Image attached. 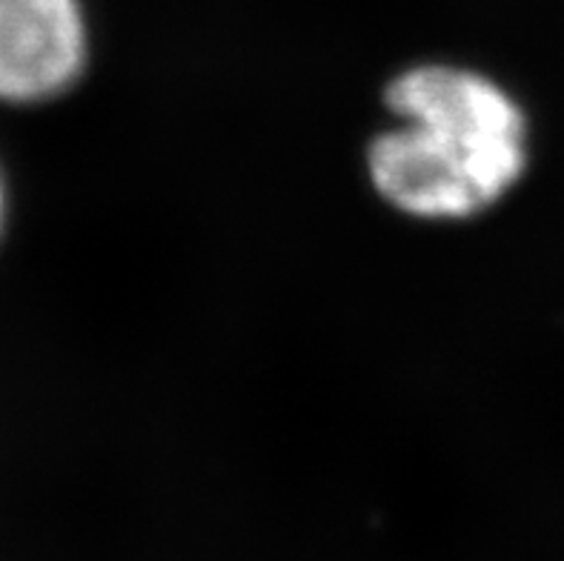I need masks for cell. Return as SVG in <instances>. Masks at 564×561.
Segmentation results:
<instances>
[{"mask_svg": "<svg viewBox=\"0 0 564 561\" xmlns=\"http://www.w3.org/2000/svg\"><path fill=\"white\" fill-rule=\"evenodd\" d=\"M395 127L370 143L381 198L422 220H465L499 204L528 170L522 104L476 69L410 66L387 86Z\"/></svg>", "mask_w": 564, "mask_h": 561, "instance_id": "1", "label": "cell"}, {"mask_svg": "<svg viewBox=\"0 0 564 561\" xmlns=\"http://www.w3.org/2000/svg\"><path fill=\"white\" fill-rule=\"evenodd\" d=\"M0 224H3V181H0Z\"/></svg>", "mask_w": 564, "mask_h": 561, "instance_id": "3", "label": "cell"}, {"mask_svg": "<svg viewBox=\"0 0 564 561\" xmlns=\"http://www.w3.org/2000/svg\"><path fill=\"white\" fill-rule=\"evenodd\" d=\"M86 57L80 0H0V100L57 98L84 75Z\"/></svg>", "mask_w": 564, "mask_h": 561, "instance_id": "2", "label": "cell"}]
</instances>
